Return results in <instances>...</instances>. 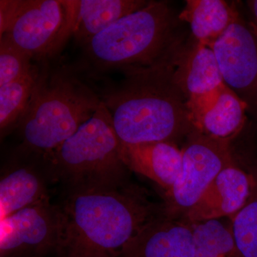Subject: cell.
Returning a JSON list of instances; mask_svg holds the SVG:
<instances>
[{
  "label": "cell",
  "mask_w": 257,
  "mask_h": 257,
  "mask_svg": "<svg viewBox=\"0 0 257 257\" xmlns=\"http://www.w3.org/2000/svg\"><path fill=\"white\" fill-rule=\"evenodd\" d=\"M48 176L35 162L21 159L8 166L0 179V220L50 200Z\"/></svg>",
  "instance_id": "5bb4252c"
},
{
  "label": "cell",
  "mask_w": 257,
  "mask_h": 257,
  "mask_svg": "<svg viewBox=\"0 0 257 257\" xmlns=\"http://www.w3.org/2000/svg\"><path fill=\"white\" fill-rule=\"evenodd\" d=\"M148 3L143 0H67L66 40L72 36L84 47L120 19Z\"/></svg>",
  "instance_id": "4fadbf2b"
},
{
  "label": "cell",
  "mask_w": 257,
  "mask_h": 257,
  "mask_svg": "<svg viewBox=\"0 0 257 257\" xmlns=\"http://www.w3.org/2000/svg\"><path fill=\"white\" fill-rule=\"evenodd\" d=\"M102 96L121 143H175L192 131L187 100L171 79L170 62L126 72Z\"/></svg>",
  "instance_id": "7a4b0ae2"
},
{
  "label": "cell",
  "mask_w": 257,
  "mask_h": 257,
  "mask_svg": "<svg viewBox=\"0 0 257 257\" xmlns=\"http://www.w3.org/2000/svg\"><path fill=\"white\" fill-rule=\"evenodd\" d=\"M248 109V104L224 85L210 100L190 114L192 130L231 142L243 130Z\"/></svg>",
  "instance_id": "2e32d148"
},
{
  "label": "cell",
  "mask_w": 257,
  "mask_h": 257,
  "mask_svg": "<svg viewBox=\"0 0 257 257\" xmlns=\"http://www.w3.org/2000/svg\"><path fill=\"white\" fill-rule=\"evenodd\" d=\"M170 64L172 82L185 97L189 114L226 85L214 52L199 42L176 50Z\"/></svg>",
  "instance_id": "30bf717a"
},
{
  "label": "cell",
  "mask_w": 257,
  "mask_h": 257,
  "mask_svg": "<svg viewBox=\"0 0 257 257\" xmlns=\"http://www.w3.org/2000/svg\"><path fill=\"white\" fill-rule=\"evenodd\" d=\"M231 231L238 255L257 257V194L231 217Z\"/></svg>",
  "instance_id": "ffe728a7"
},
{
  "label": "cell",
  "mask_w": 257,
  "mask_h": 257,
  "mask_svg": "<svg viewBox=\"0 0 257 257\" xmlns=\"http://www.w3.org/2000/svg\"><path fill=\"white\" fill-rule=\"evenodd\" d=\"M67 25L66 1L25 0L3 37L33 57L50 55L66 42Z\"/></svg>",
  "instance_id": "9c48e42d"
},
{
  "label": "cell",
  "mask_w": 257,
  "mask_h": 257,
  "mask_svg": "<svg viewBox=\"0 0 257 257\" xmlns=\"http://www.w3.org/2000/svg\"><path fill=\"white\" fill-rule=\"evenodd\" d=\"M23 1L22 0H1L0 1V35L8 32L16 18Z\"/></svg>",
  "instance_id": "7402d4cb"
},
{
  "label": "cell",
  "mask_w": 257,
  "mask_h": 257,
  "mask_svg": "<svg viewBox=\"0 0 257 257\" xmlns=\"http://www.w3.org/2000/svg\"><path fill=\"white\" fill-rule=\"evenodd\" d=\"M33 56L15 45L9 39L0 40V87L30 73Z\"/></svg>",
  "instance_id": "44dd1931"
},
{
  "label": "cell",
  "mask_w": 257,
  "mask_h": 257,
  "mask_svg": "<svg viewBox=\"0 0 257 257\" xmlns=\"http://www.w3.org/2000/svg\"><path fill=\"white\" fill-rule=\"evenodd\" d=\"M121 141L104 103L50 157V182H60L66 194L124 187L127 170L120 156Z\"/></svg>",
  "instance_id": "5b68a950"
},
{
  "label": "cell",
  "mask_w": 257,
  "mask_h": 257,
  "mask_svg": "<svg viewBox=\"0 0 257 257\" xmlns=\"http://www.w3.org/2000/svg\"><path fill=\"white\" fill-rule=\"evenodd\" d=\"M194 257L238 255L231 228L217 219L194 223Z\"/></svg>",
  "instance_id": "d6986e66"
},
{
  "label": "cell",
  "mask_w": 257,
  "mask_h": 257,
  "mask_svg": "<svg viewBox=\"0 0 257 257\" xmlns=\"http://www.w3.org/2000/svg\"><path fill=\"white\" fill-rule=\"evenodd\" d=\"M120 156L127 170L151 179L165 192L172 188L182 171V152L175 143L121 142Z\"/></svg>",
  "instance_id": "9a60e30c"
},
{
  "label": "cell",
  "mask_w": 257,
  "mask_h": 257,
  "mask_svg": "<svg viewBox=\"0 0 257 257\" xmlns=\"http://www.w3.org/2000/svg\"><path fill=\"white\" fill-rule=\"evenodd\" d=\"M101 101L72 76L40 75L18 126L22 138L21 159L32 161L45 170L54 152L92 117Z\"/></svg>",
  "instance_id": "3957f363"
},
{
  "label": "cell",
  "mask_w": 257,
  "mask_h": 257,
  "mask_svg": "<svg viewBox=\"0 0 257 257\" xmlns=\"http://www.w3.org/2000/svg\"><path fill=\"white\" fill-rule=\"evenodd\" d=\"M176 18L168 3L150 2L120 19L84 45L93 67L124 72L154 67L178 49Z\"/></svg>",
  "instance_id": "277c9868"
},
{
  "label": "cell",
  "mask_w": 257,
  "mask_h": 257,
  "mask_svg": "<svg viewBox=\"0 0 257 257\" xmlns=\"http://www.w3.org/2000/svg\"><path fill=\"white\" fill-rule=\"evenodd\" d=\"M63 229L60 204L45 201L0 220V257L57 254Z\"/></svg>",
  "instance_id": "52a82bcc"
},
{
  "label": "cell",
  "mask_w": 257,
  "mask_h": 257,
  "mask_svg": "<svg viewBox=\"0 0 257 257\" xmlns=\"http://www.w3.org/2000/svg\"><path fill=\"white\" fill-rule=\"evenodd\" d=\"M56 257H118L142 228L165 211L140 192L118 189L67 194Z\"/></svg>",
  "instance_id": "6da1fadb"
},
{
  "label": "cell",
  "mask_w": 257,
  "mask_h": 257,
  "mask_svg": "<svg viewBox=\"0 0 257 257\" xmlns=\"http://www.w3.org/2000/svg\"><path fill=\"white\" fill-rule=\"evenodd\" d=\"M256 180L235 164L221 171L183 216L191 222L234 216L255 193Z\"/></svg>",
  "instance_id": "7c38bea8"
},
{
  "label": "cell",
  "mask_w": 257,
  "mask_h": 257,
  "mask_svg": "<svg viewBox=\"0 0 257 257\" xmlns=\"http://www.w3.org/2000/svg\"><path fill=\"white\" fill-rule=\"evenodd\" d=\"M247 5L249 10H251L256 23H254L257 25V0H251L247 1Z\"/></svg>",
  "instance_id": "603a6c76"
},
{
  "label": "cell",
  "mask_w": 257,
  "mask_h": 257,
  "mask_svg": "<svg viewBox=\"0 0 257 257\" xmlns=\"http://www.w3.org/2000/svg\"><path fill=\"white\" fill-rule=\"evenodd\" d=\"M240 18L234 4L223 0H187L178 20L190 26L196 42L210 47Z\"/></svg>",
  "instance_id": "e0dca14e"
},
{
  "label": "cell",
  "mask_w": 257,
  "mask_h": 257,
  "mask_svg": "<svg viewBox=\"0 0 257 257\" xmlns=\"http://www.w3.org/2000/svg\"><path fill=\"white\" fill-rule=\"evenodd\" d=\"M248 25H249L251 31L253 32V33L254 34L255 36H256L257 38V25L253 23V22H250V23H248Z\"/></svg>",
  "instance_id": "cb8c5ba5"
},
{
  "label": "cell",
  "mask_w": 257,
  "mask_h": 257,
  "mask_svg": "<svg viewBox=\"0 0 257 257\" xmlns=\"http://www.w3.org/2000/svg\"><path fill=\"white\" fill-rule=\"evenodd\" d=\"M210 48L225 84L257 110V38L241 18Z\"/></svg>",
  "instance_id": "ba28073f"
},
{
  "label": "cell",
  "mask_w": 257,
  "mask_h": 257,
  "mask_svg": "<svg viewBox=\"0 0 257 257\" xmlns=\"http://www.w3.org/2000/svg\"><path fill=\"white\" fill-rule=\"evenodd\" d=\"M40 74L36 69L14 82L0 87V131L3 138L18 127L32 94L35 92Z\"/></svg>",
  "instance_id": "ac0fdd59"
},
{
  "label": "cell",
  "mask_w": 257,
  "mask_h": 257,
  "mask_svg": "<svg viewBox=\"0 0 257 257\" xmlns=\"http://www.w3.org/2000/svg\"><path fill=\"white\" fill-rule=\"evenodd\" d=\"M231 142L206 136L192 130L181 150L182 167L172 188L165 192V212L183 216L199 200L216 176L234 164Z\"/></svg>",
  "instance_id": "8992f818"
},
{
  "label": "cell",
  "mask_w": 257,
  "mask_h": 257,
  "mask_svg": "<svg viewBox=\"0 0 257 257\" xmlns=\"http://www.w3.org/2000/svg\"><path fill=\"white\" fill-rule=\"evenodd\" d=\"M118 257H194V223L164 211L145 224Z\"/></svg>",
  "instance_id": "8fae6325"
}]
</instances>
